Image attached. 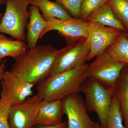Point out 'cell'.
Returning a JSON list of instances; mask_svg holds the SVG:
<instances>
[{"label":"cell","mask_w":128,"mask_h":128,"mask_svg":"<svg viewBox=\"0 0 128 128\" xmlns=\"http://www.w3.org/2000/svg\"><path fill=\"white\" fill-rule=\"evenodd\" d=\"M70 45L59 50L51 44L27 49L15 59L10 72L25 82L38 84L50 76L57 60Z\"/></svg>","instance_id":"1"},{"label":"cell","mask_w":128,"mask_h":128,"mask_svg":"<svg viewBox=\"0 0 128 128\" xmlns=\"http://www.w3.org/2000/svg\"><path fill=\"white\" fill-rule=\"evenodd\" d=\"M88 65L48 76L37 84V94L43 100H62L75 92H80L83 82L87 78Z\"/></svg>","instance_id":"2"},{"label":"cell","mask_w":128,"mask_h":128,"mask_svg":"<svg viewBox=\"0 0 128 128\" xmlns=\"http://www.w3.org/2000/svg\"><path fill=\"white\" fill-rule=\"evenodd\" d=\"M33 0H6V10L0 22V33L8 34L25 41L30 12L28 8Z\"/></svg>","instance_id":"3"},{"label":"cell","mask_w":128,"mask_h":128,"mask_svg":"<svg viewBox=\"0 0 128 128\" xmlns=\"http://www.w3.org/2000/svg\"><path fill=\"white\" fill-rule=\"evenodd\" d=\"M114 92V88H105L92 78H86L80 89V92L85 95L86 110L96 114L100 128H107V119Z\"/></svg>","instance_id":"4"},{"label":"cell","mask_w":128,"mask_h":128,"mask_svg":"<svg viewBox=\"0 0 128 128\" xmlns=\"http://www.w3.org/2000/svg\"><path fill=\"white\" fill-rule=\"evenodd\" d=\"M90 24L86 20L72 17L66 20L51 18L46 21L40 37L42 38L50 31H56L66 41L67 45L87 39Z\"/></svg>","instance_id":"5"},{"label":"cell","mask_w":128,"mask_h":128,"mask_svg":"<svg viewBox=\"0 0 128 128\" xmlns=\"http://www.w3.org/2000/svg\"><path fill=\"white\" fill-rule=\"evenodd\" d=\"M127 65L113 58L105 52L88 65L87 78H94L108 88H114L121 72Z\"/></svg>","instance_id":"6"},{"label":"cell","mask_w":128,"mask_h":128,"mask_svg":"<svg viewBox=\"0 0 128 128\" xmlns=\"http://www.w3.org/2000/svg\"><path fill=\"white\" fill-rule=\"evenodd\" d=\"M43 100L36 94L22 103L11 106L8 118L10 128H33Z\"/></svg>","instance_id":"7"},{"label":"cell","mask_w":128,"mask_h":128,"mask_svg":"<svg viewBox=\"0 0 128 128\" xmlns=\"http://www.w3.org/2000/svg\"><path fill=\"white\" fill-rule=\"evenodd\" d=\"M79 93L70 94L62 100L64 114L68 118L67 128H95L96 122L91 119Z\"/></svg>","instance_id":"8"},{"label":"cell","mask_w":128,"mask_h":128,"mask_svg":"<svg viewBox=\"0 0 128 128\" xmlns=\"http://www.w3.org/2000/svg\"><path fill=\"white\" fill-rule=\"evenodd\" d=\"M1 83L0 98L10 106L22 103L32 96L36 85L21 80L10 71L6 72Z\"/></svg>","instance_id":"9"},{"label":"cell","mask_w":128,"mask_h":128,"mask_svg":"<svg viewBox=\"0 0 128 128\" xmlns=\"http://www.w3.org/2000/svg\"><path fill=\"white\" fill-rule=\"evenodd\" d=\"M90 24L88 38L90 49L87 61L105 52L123 32L114 28L104 26L97 24Z\"/></svg>","instance_id":"10"},{"label":"cell","mask_w":128,"mask_h":128,"mask_svg":"<svg viewBox=\"0 0 128 128\" xmlns=\"http://www.w3.org/2000/svg\"><path fill=\"white\" fill-rule=\"evenodd\" d=\"M90 49L88 38L70 45L68 49L57 60L49 76L72 70L86 64Z\"/></svg>","instance_id":"11"},{"label":"cell","mask_w":128,"mask_h":128,"mask_svg":"<svg viewBox=\"0 0 128 128\" xmlns=\"http://www.w3.org/2000/svg\"><path fill=\"white\" fill-rule=\"evenodd\" d=\"M64 114L62 100H43L38 111L35 124H58L63 122L62 117Z\"/></svg>","instance_id":"12"},{"label":"cell","mask_w":128,"mask_h":128,"mask_svg":"<svg viewBox=\"0 0 128 128\" xmlns=\"http://www.w3.org/2000/svg\"><path fill=\"white\" fill-rule=\"evenodd\" d=\"M29 9L30 16L26 28L27 32L26 38L28 49L37 46L46 21L42 17L39 9L36 6L30 5Z\"/></svg>","instance_id":"13"},{"label":"cell","mask_w":128,"mask_h":128,"mask_svg":"<svg viewBox=\"0 0 128 128\" xmlns=\"http://www.w3.org/2000/svg\"><path fill=\"white\" fill-rule=\"evenodd\" d=\"M86 20L90 23L114 28L124 32L127 31L122 24L114 15L108 2L92 12Z\"/></svg>","instance_id":"14"},{"label":"cell","mask_w":128,"mask_h":128,"mask_svg":"<svg viewBox=\"0 0 128 128\" xmlns=\"http://www.w3.org/2000/svg\"><path fill=\"white\" fill-rule=\"evenodd\" d=\"M114 95L118 101L125 128H128V65L121 72L114 87Z\"/></svg>","instance_id":"15"},{"label":"cell","mask_w":128,"mask_h":128,"mask_svg":"<svg viewBox=\"0 0 128 128\" xmlns=\"http://www.w3.org/2000/svg\"><path fill=\"white\" fill-rule=\"evenodd\" d=\"M32 4L38 8L44 19L48 21L55 18L66 20L72 17L61 5L50 0H33Z\"/></svg>","instance_id":"16"},{"label":"cell","mask_w":128,"mask_h":128,"mask_svg":"<svg viewBox=\"0 0 128 128\" xmlns=\"http://www.w3.org/2000/svg\"><path fill=\"white\" fill-rule=\"evenodd\" d=\"M27 49L25 41L14 40L0 33V63L5 57L16 58Z\"/></svg>","instance_id":"17"},{"label":"cell","mask_w":128,"mask_h":128,"mask_svg":"<svg viewBox=\"0 0 128 128\" xmlns=\"http://www.w3.org/2000/svg\"><path fill=\"white\" fill-rule=\"evenodd\" d=\"M105 52L114 59L128 65V39L124 32Z\"/></svg>","instance_id":"18"},{"label":"cell","mask_w":128,"mask_h":128,"mask_svg":"<svg viewBox=\"0 0 128 128\" xmlns=\"http://www.w3.org/2000/svg\"><path fill=\"white\" fill-rule=\"evenodd\" d=\"M122 113L114 94L107 119V128H125L123 124Z\"/></svg>","instance_id":"19"},{"label":"cell","mask_w":128,"mask_h":128,"mask_svg":"<svg viewBox=\"0 0 128 128\" xmlns=\"http://www.w3.org/2000/svg\"><path fill=\"white\" fill-rule=\"evenodd\" d=\"M108 2L117 18L128 31V0H108Z\"/></svg>","instance_id":"20"},{"label":"cell","mask_w":128,"mask_h":128,"mask_svg":"<svg viewBox=\"0 0 128 128\" xmlns=\"http://www.w3.org/2000/svg\"><path fill=\"white\" fill-rule=\"evenodd\" d=\"M107 2L108 0H83L81 7L80 18L86 20L92 12Z\"/></svg>","instance_id":"21"},{"label":"cell","mask_w":128,"mask_h":128,"mask_svg":"<svg viewBox=\"0 0 128 128\" xmlns=\"http://www.w3.org/2000/svg\"><path fill=\"white\" fill-rule=\"evenodd\" d=\"M61 5L73 18H80L83 0H54Z\"/></svg>","instance_id":"22"},{"label":"cell","mask_w":128,"mask_h":128,"mask_svg":"<svg viewBox=\"0 0 128 128\" xmlns=\"http://www.w3.org/2000/svg\"><path fill=\"white\" fill-rule=\"evenodd\" d=\"M11 106L0 98V128H10L8 118Z\"/></svg>","instance_id":"23"},{"label":"cell","mask_w":128,"mask_h":128,"mask_svg":"<svg viewBox=\"0 0 128 128\" xmlns=\"http://www.w3.org/2000/svg\"><path fill=\"white\" fill-rule=\"evenodd\" d=\"M67 122L66 121H63L58 124L55 125H46L42 124H35L33 128H67Z\"/></svg>","instance_id":"24"},{"label":"cell","mask_w":128,"mask_h":128,"mask_svg":"<svg viewBox=\"0 0 128 128\" xmlns=\"http://www.w3.org/2000/svg\"><path fill=\"white\" fill-rule=\"evenodd\" d=\"M7 60H3L0 65V83L2 82L3 76L6 72V63Z\"/></svg>","instance_id":"25"},{"label":"cell","mask_w":128,"mask_h":128,"mask_svg":"<svg viewBox=\"0 0 128 128\" xmlns=\"http://www.w3.org/2000/svg\"><path fill=\"white\" fill-rule=\"evenodd\" d=\"M6 0H0V6L5 5Z\"/></svg>","instance_id":"26"},{"label":"cell","mask_w":128,"mask_h":128,"mask_svg":"<svg viewBox=\"0 0 128 128\" xmlns=\"http://www.w3.org/2000/svg\"><path fill=\"white\" fill-rule=\"evenodd\" d=\"M95 128H100V124L98 122L96 123V124Z\"/></svg>","instance_id":"27"},{"label":"cell","mask_w":128,"mask_h":128,"mask_svg":"<svg viewBox=\"0 0 128 128\" xmlns=\"http://www.w3.org/2000/svg\"><path fill=\"white\" fill-rule=\"evenodd\" d=\"M124 33L125 36H126L128 38V31H127V32H124Z\"/></svg>","instance_id":"28"},{"label":"cell","mask_w":128,"mask_h":128,"mask_svg":"<svg viewBox=\"0 0 128 128\" xmlns=\"http://www.w3.org/2000/svg\"><path fill=\"white\" fill-rule=\"evenodd\" d=\"M2 15H3V14L2 13H0V22L1 21Z\"/></svg>","instance_id":"29"}]
</instances>
